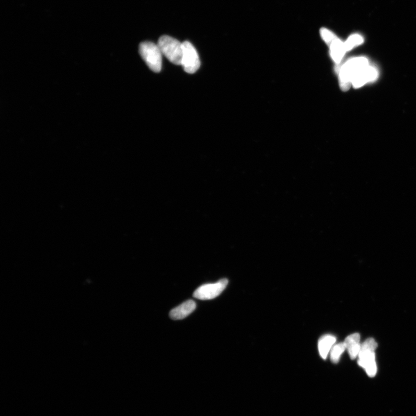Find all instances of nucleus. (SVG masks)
I'll use <instances>...</instances> for the list:
<instances>
[{"instance_id": "f257e3e1", "label": "nucleus", "mask_w": 416, "mask_h": 416, "mask_svg": "<svg viewBox=\"0 0 416 416\" xmlns=\"http://www.w3.org/2000/svg\"><path fill=\"white\" fill-rule=\"evenodd\" d=\"M369 61L363 57L349 60L339 69V77L341 89L347 91L352 85V79L360 70L369 66Z\"/></svg>"}, {"instance_id": "f03ea898", "label": "nucleus", "mask_w": 416, "mask_h": 416, "mask_svg": "<svg viewBox=\"0 0 416 416\" xmlns=\"http://www.w3.org/2000/svg\"><path fill=\"white\" fill-rule=\"evenodd\" d=\"M377 347V343L374 339H368L361 345L360 352L358 354V364L365 370L370 377H374L377 372L375 353Z\"/></svg>"}, {"instance_id": "7ed1b4c3", "label": "nucleus", "mask_w": 416, "mask_h": 416, "mask_svg": "<svg viewBox=\"0 0 416 416\" xmlns=\"http://www.w3.org/2000/svg\"><path fill=\"white\" fill-rule=\"evenodd\" d=\"M158 45L162 54L175 65H181L183 56L182 43L168 36L159 39Z\"/></svg>"}, {"instance_id": "20e7f679", "label": "nucleus", "mask_w": 416, "mask_h": 416, "mask_svg": "<svg viewBox=\"0 0 416 416\" xmlns=\"http://www.w3.org/2000/svg\"><path fill=\"white\" fill-rule=\"evenodd\" d=\"M139 52L149 68L155 72H160L162 68V54L158 45L146 41L141 43Z\"/></svg>"}, {"instance_id": "39448f33", "label": "nucleus", "mask_w": 416, "mask_h": 416, "mask_svg": "<svg viewBox=\"0 0 416 416\" xmlns=\"http://www.w3.org/2000/svg\"><path fill=\"white\" fill-rule=\"evenodd\" d=\"M183 56L181 65L185 71L194 74L200 67V60L195 48L189 41L182 43Z\"/></svg>"}, {"instance_id": "423d86ee", "label": "nucleus", "mask_w": 416, "mask_h": 416, "mask_svg": "<svg viewBox=\"0 0 416 416\" xmlns=\"http://www.w3.org/2000/svg\"><path fill=\"white\" fill-rule=\"evenodd\" d=\"M228 283L227 279H223L215 283L204 284L194 292L193 297L201 300H209L215 299L225 290Z\"/></svg>"}, {"instance_id": "0eeeda50", "label": "nucleus", "mask_w": 416, "mask_h": 416, "mask_svg": "<svg viewBox=\"0 0 416 416\" xmlns=\"http://www.w3.org/2000/svg\"><path fill=\"white\" fill-rule=\"evenodd\" d=\"M378 70L369 65V67L360 70L354 76L352 81V85L354 88H359L365 85L368 82L375 81L378 78Z\"/></svg>"}, {"instance_id": "6e6552de", "label": "nucleus", "mask_w": 416, "mask_h": 416, "mask_svg": "<svg viewBox=\"0 0 416 416\" xmlns=\"http://www.w3.org/2000/svg\"><path fill=\"white\" fill-rule=\"evenodd\" d=\"M195 308V302L193 300H188L170 310L169 316L173 320H182L193 312Z\"/></svg>"}, {"instance_id": "1a4fd4ad", "label": "nucleus", "mask_w": 416, "mask_h": 416, "mask_svg": "<svg viewBox=\"0 0 416 416\" xmlns=\"http://www.w3.org/2000/svg\"><path fill=\"white\" fill-rule=\"evenodd\" d=\"M346 348L348 350L349 356L352 360L358 356L360 352L361 345L360 344V335L355 333L349 335L344 341Z\"/></svg>"}, {"instance_id": "9d476101", "label": "nucleus", "mask_w": 416, "mask_h": 416, "mask_svg": "<svg viewBox=\"0 0 416 416\" xmlns=\"http://www.w3.org/2000/svg\"><path fill=\"white\" fill-rule=\"evenodd\" d=\"M330 46V55L331 58L336 64H339L347 51L346 50L345 42L340 39L336 38Z\"/></svg>"}, {"instance_id": "9b49d317", "label": "nucleus", "mask_w": 416, "mask_h": 416, "mask_svg": "<svg viewBox=\"0 0 416 416\" xmlns=\"http://www.w3.org/2000/svg\"><path fill=\"white\" fill-rule=\"evenodd\" d=\"M335 341V337L331 335H326L320 339L318 345L319 350L320 354L323 359H326Z\"/></svg>"}, {"instance_id": "f8f14e48", "label": "nucleus", "mask_w": 416, "mask_h": 416, "mask_svg": "<svg viewBox=\"0 0 416 416\" xmlns=\"http://www.w3.org/2000/svg\"><path fill=\"white\" fill-rule=\"evenodd\" d=\"M347 349L344 342L339 343L332 347L331 350L330 358L332 362L337 363L339 361L341 354Z\"/></svg>"}, {"instance_id": "ddd939ff", "label": "nucleus", "mask_w": 416, "mask_h": 416, "mask_svg": "<svg viewBox=\"0 0 416 416\" xmlns=\"http://www.w3.org/2000/svg\"><path fill=\"white\" fill-rule=\"evenodd\" d=\"M363 42V38L359 34H353L349 37L345 42V45L347 51H350L357 46L362 44Z\"/></svg>"}, {"instance_id": "4468645a", "label": "nucleus", "mask_w": 416, "mask_h": 416, "mask_svg": "<svg viewBox=\"0 0 416 416\" xmlns=\"http://www.w3.org/2000/svg\"><path fill=\"white\" fill-rule=\"evenodd\" d=\"M321 36L328 45H330L331 42L336 38L335 35L331 31L326 28H322L321 30Z\"/></svg>"}]
</instances>
